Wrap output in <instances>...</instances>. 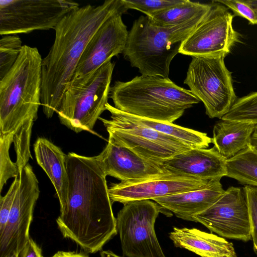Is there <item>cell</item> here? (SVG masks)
Returning a JSON list of instances; mask_svg holds the SVG:
<instances>
[{
	"instance_id": "12",
	"label": "cell",
	"mask_w": 257,
	"mask_h": 257,
	"mask_svg": "<svg viewBox=\"0 0 257 257\" xmlns=\"http://www.w3.org/2000/svg\"><path fill=\"white\" fill-rule=\"evenodd\" d=\"M20 186L5 228L0 234V257L19 255L27 243L35 205L39 198V182L28 163L19 174Z\"/></svg>"
},
{
	"instance_id": "16",
	"label": "cell",
	"mask_w": 257,
	"mask_h": 257,
	"mask_svg": "<svg viewBox=\"0 0 257 257\" xmlns=\"http://www.w3.org/2000/svg\"><path fill=\"white\" fill-rule=\"evenodd\" d=\"M95 158L105 175L121 181H134L169 174L157 162L147 159L108 137L105 148Z\"/></svg>"
},
{
	"instance_id": "14",
	"label": "cell",
	"mask_w": 257,
	"mask_h": 257,
	"mask_svg": "<svg viewBox=\"0 0 257 257\" xmlns=\"http://www.w3.org/2000/svg\"><path fill=\"white\" fill-rule=\"evenodd\" d=\"M123 13L114 14L97 30L84 51L69 85L85 80L112 57L123 53L128 36L122 19Z\"/></svg>"
},
{
	"instance_id": "15",
	"label": "cell",
	"mask_w": 257,
	"mask_h": 257,
	"mask_svg": "<svg viewBox=\"0 0 257 257\" xmlns=\"http://www.w3.org/2000/svg\"><path fill=\"white\" fill-rule=\"evenodd\" d=\"M216 180L167 174L145 180L113 183L108 188V193L112 203L118 202L123 204L202 189Z\"/></svg>"
},
{
	"instance_id": "4",
	"label": "cell",
	"mask_w": 257,
	"mask_h": 257,
	"mask_svg": "<svg viewBox=\"0 0 257 257\" xmlns=\"http://www.w3.org/2000/svg\"><path fill=\"white\" fill-rule=\"evenodd\" d=\"M205 17V16H204ZM170 27L155 25L147 16L135 20L123 53L143 76L169 78L170 66L182 43L204 17Z\"/></svg>"
},
{
	"instance_id": "6",
	"label": "cell",
	"mask_w": 257,
	"mask_h": 257,
	"mask_svg": "<svg viewBox=\"0 0 257 257\" xmlns=\"http://www.w3.org/2000/svg\"><path fill=\"white\" fill-rule=\"evenodd\" d=\"M114 65L109 61L85 80L68 86L57 112L62 124L77 133L92 132L106 110Z\"/></svg>"
},
{
	"instance_id": "9",
	"label": "cell",
	"mask_w": 257,
	"mask_h": 257,
	"mask_svg": "<svg viewBox=\"0 0 257 257\" xmlns=\"http://www.w3.org/2000/svg\"><path fill=\"white\" fill-rule=\"evenodd\" d=\"M161 207L151 200L123 204L116 220L124 256L166 257L155 230V221Z\"/></svg>"
},
{
	"instance_id": "32",
	"label": "cell",
	"mask_w": 257,
	"mask_h": 257,
	"mask_svg": "<svg viewBox=\"0 0 257 257\" xmlns=\"http://www.w3.org/2000/svg\"><path fill=\"white\" fill-rule=\"evenodd\" d=\"M215 2L224 5L231 10L234 16L246 19L250 25L257 24V13L246 3V1L219 0Z\"/></svg>"
},
{
	"instance_id": "1",
	"label": "cell",
	"mask_w": 257,
	"mask_h": 257,
	"mask_svg": "<svg viewBox=\"0 0 257 257\" xmlns=\"http://www.w3.org/2000/svg\"><path fill=\"white\" fill-rule=\"evenodd\" d=\"M69 179L67 204L56 219L64 238L94 253L117 233L106 176L95 157L66 155Z\"/></svg>"
},
{
	"instance_id": "26",
	"label": "cell",
	"mask_w": 257,
	"mask_h": 257,
	"mask_svg": "<svg viewBox=\"0 0 257 257\" xmlns=\"http://www.w3.org/2000/svg\"><path fill=\"white\" fill-rule=\"evenodd\" d=\"M23 46L21 38L17 35L2 36L0 40V79L15 64Z\"/></svg>"
},
{
	"instance_id": "22",
	"label": "cell",
	"mask_w": 257,
	"mask_h": 257,
	"mask_svg": "<svg viewBox=\"0 0 257 257\" xmlns=\"http://www.w3.org/2000/svg\"><path fill=\"white\" fill-rule=\"evenodd\" d=\"M129 114L136 121L157 132L174 137L191 149H206L212 143V138L209 137L206 133L181 126L173 123L157 121Z\"/></svg>"
},
{
	"instance_id": "18",
	"label": "cell",
	"mask_w": 257,
	"mask_h": 257,
	"mask_svg": "<svg viewBox=\"0 0 257 257\" xmlns=\"http://www.w3.org/2000/svg\"><path fill=\"white\" fill-rule=\"evenodd\" d=\"M217 179L205 188L154 199L162 207L177 217L194 222V217L203 212L224 193L225 190Z\"/></svg>"
},
{
	"instance_id": "3",
	"label": "cell",
	"mask_w": 257,
	"mask_h": 257,
	"mask_svg": "<svg viewBox=\"0 0 257 257\" xmlns=\"http://www.w3.org/2000/svg\"><path fill=\"white\" fill-rule=\"evenodd\" d=\"M109 97L120 111L169 123L200 102L190 90L179 86L169 78L142 75L126 82L115 81L110 87Z\"/></svg>"
},
{
	"instance_id": "38",
	"label": "cell",
	"mask_w": 257,
	"mask_h": 257,
	"mask_svg": "<svg viewBox=\"0 0 257 257\" xmlns=\"http://www.w3.org/2000/svg\"><path fill=\"white\" fill-rule=\"evenodd\" d=\"M5 257H19V255L16 254H11V255L6 256Z\"/></svg>"
},
{
	"instance_id": "36",
	"label": "cell",
	"mask_w": 257,
	"mask_h": 257,
	"mask_svg": "<svg viewBox=\"0 0 257 257\" xmlns=\"http://www.w3.org/2000/svg\"><path fill=\"white\" fill-rule=\"evenodd\" d=\"M100 257H121L110 250H103L100 252Z\"/></svg>"
},
{
	"instance_id": "8",
	"label": "cell",
	"mask_w": 257,
	"mask_h": 257,
	"mask_svg": "<svg viewBox=\"0 0 257 257\" xmlns=\"http://www.w3.org/2000/svg\"><path fill=\"white\" fill-rule=\"evenodd\" d=\"M222 57L193 56L184 83L202 101L211 118H221L237 100L231 73Z\"/></svg>"
},
{
	"instance_id": "20",
	"label": "cell",
	"mask_w": 257,
	"mask_h": 257,
	"mask_svg": "<svg viewBox=\"0 0 257 257\" xmlns=\"http://www.w3.org/2000/svg\"><path fill=\"white\" fill-rule=\"evenodd\" d=\"M38 165L47 174L58 196L60 209L67 204L69 179L65 155L61 149L46 138H38L34 145Z\"/></svg>"
},
{
	"instance_id": "25",
	"label": "cell",
	"mask_w": 257,
	"mask_h": 257,
	"mask_svg": "<svg viewBox=\"0 0 257 257\" xmlns=\"http://www.w3.org/2000/svg\"><path fill=\"white\" fill-rule=\"evenodd\" d=\"M221 119L257 124V92L237 98L229 111Z\"/></svg>"
},
{
	"instance_id": "17",
	"label": "cell",
	"mask_w": 257,
	"mask_h": 257,
	"mask_svg": "<svg viewBox=\"0 0 257 257\" xmlns=\"http://www.w3.org/2000/svg\"><path fill=\"white\" fill-rule=\"evenodd\" d=\"M226 160L213 146L210 149H192L158 163L169 174L216 180L226 176Z\"/></svg>"
},
{
	"instance_id": "31",
	"label": "cell",
	"mask_w": 257,
	"mask_h": 257,
	"mask_svg": "<svg viewBox=\"0 0 257 257\" xmlns=\"http://www.w3.org/2000/svg\"><path fill=\"white\" fill-rule=\"evenodd\" d=\"M20 186L19 176L15 178L9 190L0 198V234L4 231L7 223L14 199Z\"/></svg>"
},
{
	"instance_id": "23",
	"label": "cell",
	"mask_w": 257,
	"mask_h": 257,
	"mask_svg": "<svg viewBox=\"0 0 257 257\" xmlns=\"http://www.w3.org/2000/svg\"><path fill=\"white\" fill-rule=\"evenodd\" d=\"M211 6V4L185 0L180 5L161 11L149 18L159 26H175L204 17L210 10Z\"/></svg>"
},
{
	"instance_id": "28",
	"label": "cell",
	"mask_w": 257,
	"mask_h": 257,
	"mask_svg": "<svg viewBox=\"0 0 257 257\" xmlns=\"http://www.w3.org/2000/svg\"><path fill=\"white\" fill-rule=\"evenodd\" d=\"M14 133H0V191L7 182L13 177L19 176L20 171L16 163L12 161L9 150L14 142Z\"/></svg>"
},
{
	"instance_id": "37",
	"label": "cell",
	"mask_w": 257,
	"mask_h": 257,
	"mask_svg": "<svg viewBox=\"0 0 257 257\" xmlns=\"http://www.w3.org/2000/svg\"><path fill=\"white\" fill-rule=\"evenodd\" d=\"M246 2L257 13V0H247Z\"/></svg>"
},
{
	"instance_id": "19",
	"label": "cell",
	"mask_w": 257,
	"mask_h": 257,
	"mask_svg": "<svg viewBox=\"0 0 257 257\" xmlns=\"http://www.w3.org/2000/svg\"><path fill=\"white\" fill-rule=\"evenodd\" d=\"M169 237L176 247L186 249L201 257H236L231 242L197 228L175 227Z\"/></svg>"
},
{
	"instance_id": "34",
	"label": "cell",
	"mask_w": 257,
	"mask_h": 257,
	"mask_svg": "<svg viewBox=\"0 0 257 257\" xmlns=\"http://www.w3.org/2000/svg\"><path fill=\"white\" fill-rule=\"evenodd\" d=\"M51 257H89L83 252L59 251Z\"/></svg>"
},
{
	"instance_id": "33",
	"label": "cell",
	"mask_w": 257,
	"mask_h": 257,
	"mask_svg": "<svg viewBox=\"0 0 257 257\" xmlns=\"http://www.w3.org/2000/svg\"><path fill=\"white\" fill-rule=\"evenodd\" d=\"M19 257H44L38 245L30 237L27 243L20 252Z\"/></svg>"
},
{
	"instance_id": "21",
	"label": "cell",
	"mask_w": 257,
	"mask_h": 257,
	"mask_svg": "<svg viewBox=\"0 0 257 257\" xmlns=\"http://www.w3.org/2000/svg\"><path fill=\"white\" fill-rule=\"evenodd\" d=\"M255 124L220 119L214 125L212 143L226 160L251 145Z\"/></svg>"
},
{
	"instance_id": "35",
	"label": "cell",
	"mask_w": 257,
	"mask_h": 257,
	"mask_svg": "<svg viewBox=\"0 0 257 257\" xmlns=\"http://www.w3.org/2000/svg\"><path fill=\"white\" fill-rule=\"evenodd\" d=\"M251 145L257 151V124L255 125L254 132L251 137Z\"/></svg>"
},
{
	"instance_id": "29",
	"label": "cell",
	"mask_w": 257,
	"mask_h": 257,
	"mask_svg": "<svg viewBox=\"0 0 257 257\" xmlns=\"http://www.w3.org/2000/svg\"><path fill=\"white\" fill-rule=\"evenodd\" d=\"M124 8L139 11L150 17L161 11L180 5L185 0H121Z\"/></svg>"
},
{
	"instance_id": "24",
	"label": "cell",
	"mask_w": 257,
	"mask_h": 257,
	"mask_svg": "<svg viewBox=\"0 0 257 257\" xmlns=\"http://www.w3.org/2000/svg\"><path fill=\"white\" fill-rule=\"evenodd\" d=\"M226 177L240 184L257 187V151L251 146L226 160Z\"/></svg>"
},
{
	"instance_id": "13",
	"label": "cell",
	"mask_w": 257,
	"mask_h": 257,
	"mask_svg": "<svg viewBox=\"0 0 257 257\" xmlns=\"http://www.w3.org/2000/svg\"><path fill=\"white\" fill-rule=\"evenodd\" d=\"M219 236L247 241L251 239L250 217L243 188L231 186L211 206L194 217Z\"/></svg>"
},
{
	"instance_id": "7",
	"label": "cell",
	"mask_w": 257,
	"mask_h": 257,
	"mask_svg": "<svg viewBox=\"0 0 257 257\" xmlns=\"http://www.w3.org/2000/svg\"><path fill=\"white\" fill-rule=\"evenodd\" d=\"M105 109L110 113L111 119L99 117V119L103 122L109 137L147 159L158 163L192 149L178 139L136 121L108 102Z\"/></svg>"
},
{
	"instance_id": "27",
	"label": "cell",
	"mask_w": 257,
	"mask_h": 257,
	"mask_svg": "<svg viewBox=\"0 0 257 257\" xmlns=\"http://www.w3.org/2000/svg\"><path fill=\"white\" fill-rule=\"evenodd\" d=\"M34 119L25 121L16 131L14 135V148L16 153V163L20 171L32 158L30 152V140Z\"/></svg>"
},
{
	"instance_id": "30",
	"label": "cell",
	"mask_w": 257,
	"mask_h": 257,
	"mask_svg": "<svg viewBox=\"0 0 257 257\" xmlns=\"http://www.w3.org/2000/svg\"><path fill=\"white\" fill-rule=\"evenodd\" d=\"M246 194L250 217L251 237L253 250L257 255V187L245 185L243 187Z\"/></svg>"
},
{
	"instance_id": "11",
	"label": "cell",
	"mask_w": 257,
	"mask_h": 257,
	"mask_svg": "<svg viewBox=\"0 0 257 257\" xmlns=\"http://www.w3.org/2000/svg\"><path fill=\"white\" fill-rule=\"evenodd\" d=\"M210 10L182 43L179 53L193 56L225 58L239 41L232 26L234 17L215 1Z\"/></svg>"
},
{
	"instance_id": "2",
	"label": "cell",
	"mask_w": 257,
	"mask_h": 257,
	"mask_svg": "<svg viewBox=\"0 0 257 257\" xmlns=\"http://www.w3.org/2000/svg\"><path fill=\"white\" fill-rule=\"evenodd\" d=\"M127 11L121 0H106L97 6L78 7L54 29L55 39L42 61L41 102L48 118L57 113L81 56L102 24L114 14Z\"/></svg>"
},
{
	"instance_id": "5",
	"label": "cell",
	"mask_w": 257,
	"mask_h": 257,
	"mask_svg": "<svg viewBox=\"0 0 257 257\" xmlns=\"http://www.w3.org/2000/svg\"><path fill=\"white\" fill-rule=\"evenodd\" d=\"M42 59L37 48L23 45L15 64L0 79V133H14L25 121L37 119Z\"/></svg>"
},
{
	"instance_id": "10",
	"label": "cell",
	"mask_w": 257,
	"mask_h": 257,
	"mask_svg": "<svg viewBox=\"0 0 257 257\" xmlns=\"http://www.w3.org/2000/svg\"><path fill=\"white\" fill-rule=\"evenodd\" d=\"M79 4L62 0H1L0 34L54 29Z\"/></svg>"
}]
</instances>
